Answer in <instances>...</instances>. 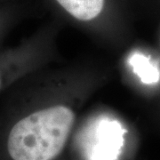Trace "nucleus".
Wrapping results in <instances>:
<instances>
[{"mask_svg": "<svg viewBox=\"0 0 160 160\" xmlns=\"http://www.w3.org/2000/svg\"><path fill=\"white\" fill-rule=\"evenodd\" d=\"M129 63L132 67L133 71L138 75V77H140L143 83L153 84L158 80V72L154 66L149 62L148 58L135 53L130 57Z\"/></svg>", "mask_w": 160, "mask_h": 160, "instance_id": "4", "label": "nucleus"}, {"mask_svg": "<svg viewBox=\"0 0 160 160\" xmlns=\"http://www.w3.org/2000/svg\"><path fill=\"white\" fill-rule=\"evenodd\" d=\"M75 123L73 110L54 105L18 121L7 138L12 160H53L61 154Z\"/></svg>", "mask_w": 160, "mask_h": 160, "instance_id": "1", "label": "nucleus"}, {"mask_svg": "<svg viewBox=\"0 0 160 160\" xmlns=\"http://www.w3.org/2000/svg\"><path fill=\"white\" fill-rule=\"evenodd\" d=\"M57 2L73 17L88 22L100 15L104 0H57Z\"/></svg>", "mask_w": 160, "mask_h": 160, "instance_id": "3", "label": "nucleus"}, {"mask_svg": "<svg viewBox=\"0 0 160 160\" xmlns=\"http://www.w3.org/2000/svg\"><path fill=\"white\" fill-rule=\"evenodd\" d=\"M93 134L91 148L88 150V160H115L120 152L124 131L119 123L103 120L98 123Z\"/></svg>", "mask_w": 160, "mask_h": 160, "instance_id": "2", "label": "nucleus"}]
</instances>
